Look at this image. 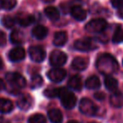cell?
Returning a JSON list of instances; mask_svg holds the SVG:
<instances>
[{"label":"cell","instance_id":"11","mask_svg":"<svg viewBox=\"0 0 123 123\" xmlns=\"http://www.w3.org/2000/svg\"><path fill=\"white\" fill-rule=\"evenodd\" d=\"M25 57V51L23 47L13 48L9 53V58L12 62H19Z\"/></svg>","mask_w":123,"mask_h":123},{"label":"cell","instance_id":"7","mask_svg":"<svg viewBox=\"0 0 123 123\" xmlns=\"http://www.w3.org/2000/svg\"><path fill=\"white\" fill-rule=\"evenodd\" d=\"M29 55L32 61L36 62H41L46 57V51L41 46H31L29 48Z\"/></svg>","mask_w":123,"mask_h":123},{"label":"cell","instance_id":"1","mask_svg":"<svg viewBox=\"0 0 123 123\" xmlns=\"http://www.w3.org/2000/svg\"><path fill=\"white\" fill-rule=\"evenodd\" d=\"M117 61L111 55L105 53L99 56L96 62V68L101 74L106 76H111V74H115L118 70Z\"/></svg>","mask_w":123,"mask_h":123},{"label":"cell","instance_id":"22","mask_svg":"<svg viewBox=\"0 0 123 123\" xmlns=\"http://www.w3.org/2000/svg\"><path fill=\"white\" fill-rule=\"evenodd\" d=\"M45 14H46V17L50 19L52 21H56L59 19L60 17V13L59 11L56 9V8L54 7H47L45 9Z\"/></svg>","mask_w":123,"mask_h":123},{"label":"cell","instance_id":"3","mask_svg":"<svg viewBox=\"0 0 123 123\" xmlns=\"http://www.w3.org/2000/svg\"><path fill=\"white\" fill-rule=\"evenodd\" d=\"M107 27V22L104 19H94L85 25V30L89 33H101Z\"/></svg>","mask_w":123,"mask_h":123},{"label":"cell","instance_id":"5","mask_svg":"<svg viewBox=\"0 0 123 123\" xmlns=\"http://www.w3.org/2000/svg\"><path fill=\"white\" fill-rule=\"evenodd\" d=\"M5 78L8 83L15 89H22L26 85L25 79L18 73H9Z\"/></svg>","mask_w":123,"mask_h":123},{"label":"cell","instance_id":"28","mask_svg":"<svg viewBox=\"0 0 123 123\" xmlns=\"http://www.w3.org/2000/svg\"><path fill=\"white\" fill-rule=\"evenodd\" d=\"M1 22H2V25L4 27L8 28V29H10V28H12L13 26L14 25V24H15V19L13 17H11V16L6 15L2 18Z\"/></svg>","mask_w":123,"mask_h":123},{"label":"cell","instance_id":"31","mask_svg":"<svg viewBox=\"0 0 123 123\" xmlns=\"http://www.w3.org/2000/svg\"><path fill=\"white\" fill-rule=\"evenodd\" d=\"M111 4L116 9H121L123 7V0H111Z\"/></svg>","mask_w":123,"mask_h":123},{"label":"cell","instance_id":"21","mask_svg":"<svg viewBox=\"0 0 123 123\" xmlns=\"http://www.w3.org/2000/svg\"><path fill=\"white\" fill-rule=\"evenodd\" d=\"M85 87L89 89H96L100 87V81L96 76H91L85 81Z\"/></svg>","mask_w":123,"mask_h":123},{"label":"cell","instance_id":"9","mask_svg":"<svg viewBox=\"0 0 123 123\" xmlns=\"http://www.w3.org/2000/svg\"><path fill=\"white\" fill-rule=\"evenodd\" d=\"M66 74H67V72L64 69L60 68H55L48 72L47 77L52 82L59 83L65 79Z\"/></svg>","mask_w":123,"mask_h":123},{"label":"cell","instance_id":"16","mask_svg":"<svg viewBox=\"0 0 123 123\" xmlns=\"http://www.w3.org/2000/svg\"><path fill=\"white\" fill-rule=\"evenodd\" d=\"M48 30L46 27L43 25H36L33 28L32 30V35L35 38L38 40H42L47 36Z\"/></svg>","mask_w":123,"mask_h":123},{"label":"cell","instance_id":"39","mask_svg":"<svg viewBox=\"0 0 123 123\" xmlns=\"http://www.w3.org/2000/svg\"><path fill=\"white\" fill-rule=\"evenodd\" d=\"M68 123H79L77 121H68Z\"/></svg>","mask_w":123,"mask_h":123},{"label":"cell","instance_id":"40","mask_svg":"<svg viewBox=\"0 0 123 123\" xmlns=\"http://www.w3.org/2000/svg\"><path fill=\"white\" fill-rule=\"evenodd\" d=\"M90 123H96V122H90Z\"/></svg>","mask_w":123,"mask_h":123},{"label":"cell","instance_id":"15","mask_svg":"<svg viewBox=\"0 0 123 123\" xmlns=\"http://www.w3.org/2000/svg\"><path fill=\"white\" fill-rule=\"evenodd\" d=\"M68 41V35L65 31L56 32L53 38V44L56 46H62Z\"/></svg>","mask_w":123,"mask_h":123},{"label":"cell","instance_id":"20","mask_svg":"<svg viewBox=\"0 0 123 123\" xmlns=\"http://www.w3.org/2000/svg\"><path fill=\"white\" fill-rule=\"evenodd\" d=\"M14 108L13 103L11 100L4 98H0V112L1 113H9Z\"/></svg>","mask_w":123,"mask_h":123},{"label":"cell","instance_id":"26","mask_svg":"<svg viewBox=\"0 0 123 123\" xmlns=\"http://www.w3.org/2000/svg\"><path fill=\"white\" fill-rule=\"evenodd\" d=\"M112 41L114 43H120L123 41V29L118 27L112 36Z\"/></svg>","mask_w":123,"mask_h":123},{"label":"cell","instance_id":"10","mask_svg":"<svg viewBox=\"0 0 123 123\" xmlns=\"http://www.w3.org/2000/svg\"><path fill=\"white\" fill-rule=\"evenodd\" d=\"M17 105L19 109L23 111H27L33 105V98L30 94H22L20 97L18 99Z\"/></svg>","mask_w":123,"mask_h":123},{"label":"cell","instance_id":"37","mask_svg":"<svg viewBox=\"0 0 123 123\" xmlns=\"http://www.w3.org/2000/svg\"><path fill=\"white\" fill-rule=\"evenodd\" d=\"M42 1L45 3H51V2H53L54 0H42Z\"/></svg>","mask_w":123,"mask_h":123},{"label":"cell","instance_id":"19","mask_svg":"<svg viewBox=\"0 0 123 123\" xmlns=\"http://www.w3.org/2000/svg\"><path fill=\"white\" fill-rule=\"evenodd\" d=\"M48 117L52 123H61L62 121V115L58 109H51L48 111Z\"/></svg>","mask_w":123,"mask_h":123},{"label":"cell","instance_id":"13","mask_svg":"<svg viewBox=\"0 0 123 123\" xmlns=\"http://www.w3.org/2000/svg\"><path fill=\"white\" fill-rule=\"evenodd\" d=\"M110 103L112 106L120 108L123 106V94L120 91H115L110 97Z\"/></svg>","mask_w":123,"mask_h":123},{"label":"cell","instance_id":"30","mask_svg":"<svg viewBox=\"0 0 123 123\" xmlns=\"http://www.w3.org/2000/svg\"><path fill=\"white\" fill-rule=\"evenodd\" d=\"M59 94V89L56 88H51L46 89L44 91V95L47 98H56Z\"/></svg>","mask_w":123,"mask_h":123},{"label":"cell","instance_id":"17","mask_svg":"<svg viewBox=\"0 0 123 123\" xmlns=\"http://www.w3.org/2000/svg\"><path fill=\"white\" fill-rule=\"evenodd\" d=\"M68 85L69 88L76 91H79L82 89V79H81L80 76L79 75H74L69 79L68 82Z\"/></svg>","mask_w":123,"mask_h":123},{"label":"cell","instance_id":"38","mask_svg":"<svg viewBox=\"0 0 123 123\" xmlns=\"http://www.w3.org/2000/svg\"><path fill=\"white\" fill-rule=\"evenodd\" d=\"M3 67V62H2V59L0 58V68H2Z\"/></svg>","mask_w":123,"mask_h":123},{"label":"cell","instance_id":"23","mask_svg":"<svg viewBox=\"0 0 123 123\" xmlns=\"http://www.w3.org/2000/svg\"><path fill=\"white\" fill-rule=\"evenodd\" d=\"M10 41L13 44L19 45L24 42V35L21 31L14 30L10 34Z\"/></svg>","mask_w":123,"mask_h":123},{"label":"cell","instance_id":"6","mask_svg":"<svg viewBox=\"0 0 123 123\" xmlns=\"http://www.w3.org/2000/svg\"><path fill=\"white\" fill-rule=\"evenodd\" d=\"M68 56L66 53L62 51H53L50 56V63L53 67H61L66 63Z\"/></svg>","mask_w":123,"mask_h":123},{"label":"cell","instance_id":"4","mask_svg":"<svg viewBox=\"0 0 123 123\" xmlns=\"http://www.w3.org/2000/svg\"><path fill=\"white\" fill-rule=\"evenodd\" d=\"M79 111H81V113L86 115V116H92L97 113L98 107L92 100H90L88 98H84L81 99L80 103H79Z\"/></svg>","mask_w":123,"mask_h":123},{"label":"cell","instance_id":"29","mask_svg":"<svg viewBox=\"0 0 123 123\" xmlns=\"http://www.w3.org/2000/svg\"><path fill=\"white\" fill-rule=\"evenodd\" d=\"M17 1L16 0H2L1 1V6L6 10H10L15 7Z\"/></svg>","mask_w":123,"mask_h":123},{"label":"cell","instance_id":"12","mask_svg":"<svg viewBox=\"0 0 123 123\" xmlns=\"http://www.w3.org/2000/svg\"><path fill=\"white\" fill-rule=\"evenodd\" d=\"M89 65V60L86 57H82V56H78L74 58L72 62V67L74 70L77 71H83L87 68Z\"/></svg>","mask_w":123,"mask_h":123},{"label":"cell","instance_id":"8","mask_svg":"<svg viewBox=\"0 0 123 123\" xmlns=\"http://www.w3.org/2000/svg\"><path fill=\"white\" fill-rule=\"evenodd\" d=\"M74 47L81 51H89L95 49L96 46L94 44L91 39L84 38V39H80L74 42Z\"/></svg>","mask_w":123,"mask_h":123},{"label":"cell","instance_id":"41","mask_svg":"<svg viewBox=\"0 0 123 123\" xmlns=\"http://www.w3.org/2000/svg\"><path fill=\"white\" fill-rule=\"evenodd\" d=\"M0 1H2V0H0Z\"/></svg>","mask_w":123,"mask_h":123},{"label":"cell","instance_id":"27","mask_svg":"<svg viewBox=\"0 0 123 123\" xmlns=\"http://www.w3.org/2000/svg\"><path fill=\"white\" fill-rule=\"evenodd\" d=\"M28 123H47L46 117L41 114H35L29 118Z\"/></svg>","mask_w":123,"mask_h":123},{"label":"cell","instance_id":"33","mask_svg":"<svg viewBox=\"0 0 123 123\" xmlns=\"http://www.w3.org/2000/svg\"><path fill=\"white\" fill-rule=\"evenodd\" d=\"M94 96L98 100H103L105 99V94L103 92H96L94 94Z\"/></svg>","mask_w":123,"mask_h":123},{"label":"cell","instance_id":"18","mask_svg":"<svg viewBox=\"0 0 123 123\" xmlns=\"http://www.w3.org/2000/svg\"><path fill=\"white\" fill-rule=\"evenodd\" d=\"M17 19L19 24L21 26H23V27H27V26L31 25L35 21L34 16L30 15V14H19L17 17Z\"/></svg>","mask_w":123,"mask_h":123},{"label":"cell","instance_id":"35","mask_svg":"<svg viewBox=\"0 0 123 123\" xmlns=\"http://www.w3.org/2000/svg\"><path fill=\"white\" fill-rule=\"evenodd\" d=\"M118 15H119L120 18L123 19V7L119 9V11H118Z\"/></svg>","mask_w":123,"mask_h":123},{"label":"cell","instance_id":"2","mask_svg":"<svg viewBox=\"0 0 123 123\" xmlns=\"http://www.w3.org/2000/svg\"><path fill=\"white\" fill-rule=\"evenodd\" d=\"M58 97L60 98L62 106L66 109H73L76 105L77 98L75 94L66 88H60Z\"/></svg>","mask_w":123,"mask_h":123},{"label":"cell","instance_id":"25","mask_svg":"<svg viewBox=\"0 0 123 123\" xmlns=\"http://www.w3.org/2000/svg\"><path fill=\"white\" fill-rule=\"evenodd\" d=\"M42 84H43V79L41 76L38 75V74L32 76L31 80V89H38V88H40L42 85Z\"/></svg>","mask_w":123,"mask_h":123},{"label":"cell","instance_id":"32","mask_svg":"<svg viewBox=\"0 0 123 123\" xmlns=\"http://www.w3.org/2000/svg\"><path fill=\"white\" fill-rule=\"evenodd\" d=\"M6 44V36L3 31H0V46H4Z\"/></svg>","mask_w":123,"mask_h":123},{"label":"cell","instance_id":"36","mask_svg":"<svg viewBox=\"0 0 123 123\" xmlns=\"http://www.w3.org/2000/svg\"><path fill=\"white\" fill-rule=\"evenodd\" d=\"M0 123H10L7 119H5L4 117H0Z\"/></svg>","mask_w":123,"mask_h":123},{"label":"cell","instance_id":"34","mask_svg":"<svg viewBox=\"0 0 123 123\" xmlns=\"http://www.w3.org/2000/svg\"><path fill=\"white\" fill-rule=\"evenodd\" d=\"M4 89H5V84H4V80H2V79H0V91Z\"/></svg>","mask_w":123,"mask_h":123},{"label":"cell","instance_id":"14","mask_svg":"<svg viewBox=\"0 0 123 123\" xmlns=\"http://www.w3.org/2000/svg\"><path fill=\"white\" fill-rule=\"evenodd\" d=\"M71 14L75 19L79 21H83L87 17V13L86 10L84 9L80 6H74L71 9Z\"/></svg>","mask_w":123,"mask_h":123},{"label":"cell","instance_id":"24","mask_svg":"<svg viewBox=\"0 0 123 123\" xmlns=\"http://www.w3.org/2000/svg\"><path fill=\"white\" fill-rule=\"evenodd\" d=\"M105 85L108 90L115 91L117 89L118 82L115 78L111 77V76H106L105 79Z\"/></svg>","mask_w":123,"mask_h":123}]
</instances>
